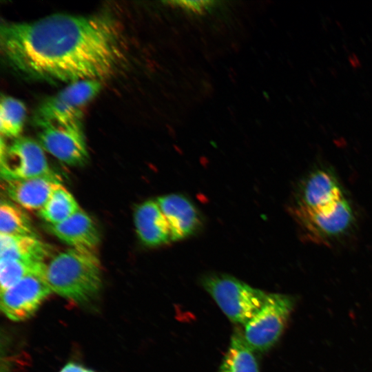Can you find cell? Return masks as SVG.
<instances>
[{"label": "cell", "instance_id": "15", "mask_svg": "<svg viewBox=\"0 0 372 372\" xmlns=\"http://www.w3.org/2000/svg\"><path fill=\"white\" fill-rule=\"evenodd\" d=\"M50 246L35 236L0 234V259H21L44 262L51 254Z\"/></svg>", "mask_w": 372, "mask_h": 372}, {"label": "cell", "instance_id": "13", "mask_svg": "<svg viewBox=\"0 0 372 372\" xmlns=\"http://www.w3.org/2000/svg\"><path fill=\"white\" fill-rule=\"evenodd\" d=\"M134 225L139 239L148 247L172 242L169 226L156 200H147L138 205Z\"/></svg>", "mask_w": 372, "mask_h": 372}, {"label": "cell", "instance_id": "16", "mask_svg": "<svg viewBox=\"0 0 372 372\" xmlns=\"http://www.w3.org/2000/svg\"><path fill=\"white\" fill-rule=\"evenodd\" d=\"M253 351L240 334H234L220 364V372H260Z\"/></svg>", "mask_w": 372, "mask_h": 372}, {"label": "cell", "instance_id": "14", "mask_svg": "<svg viewBox=\"0 0 372 372\" xmlns=\"http://www.w3.org/2000/svg\"><path fill=\"white\" fill-rule=\"evenodd\" d=\"M50 231L72 248L95 252L100 236L90 216L81 209L65 220L50 225Z\"/></svg>", "mask_w": 372, "mask_h": 372}, {"label": "cell", "instance_id": "21", "mask_svg": "<svg viewBox=\"0 0 372 372\" xmlns=\"http://www.w3.org/2000/svg\"><path fill=\"white\" fill-rule=\"evenodd\" d=\"M177 6H180L187 10H190L196 14H202L205 11V8L210 3L208 1H173Z\"/></svg>", "mask_w": 372, "mask_h": 372}, {"label": "cell", "instance_id": "3", "mask_svg": "<svg viewBox=\"0 0 372 372\" xmlns=\"http://www.w3.org/2000/svg\"><path fill=\"white\" fill-rule=\"evenodd\" d=\"M201 284L232 322L243 325L259 311L268 294L224 273L205 275Z\"/></svg>", "mask_w": 372, "mask_h": 372}, {"label": "cell", "instance_id": "17", "mask_svg": "<svg viewBox=\"0 0 372 372\" xmlns=\"http://www.w3.org/2000/svg\"><path fill=\"white\" fill-rule=\"evenodd\" d=\"M80 209L73 195L62 185L52 194L39 215L52 225L65 220Z\"/></svg>", "mask_w": 372, "mask_h": 372}, {"label": "cell", "instance_id": "5", "mask_svg": "<svg viewBox=\"0 0 372 372\" xmlns=\"http://www.w3.org/2000/svg\"><path fill=\"white\" fill-rule=\"evenodd\" d=\"M295 302L291 296L268 293L259 311L244 324L242 338L253 351H268L278 341Z\"/></svg>", "mask_w": 372, "mask_h": 372}, {"label": "cell", "instance_id": "12", "mask_svg": "<svg viewBox=\"0 0 372 372\" xmlns=\"http://www.w3.org/2000/svg\"><path fill=\"white\" fill-rule=\"evenodd\" d=\"M169 226L172 242L194 234L201 226V218L195 205L185 196L169 194L156 199Z\"/></svg>", "mask_w": 372, "mask_h": 372}, {"label": "cell", "instance_id": "11", "mask_svg": "<svg viewBox=\"0 0 372 372\" xmlns=\"http://www.w3.org/2000/svg\"><path fill=\"white\" fill-rule=\"evenodd\" d=\"M60 178L52 175L21 180H4L6 195L20 207L30 211H40L52 194L62 186Z\"/></svg>", "mask_w": 372, "mask_h": 372}, {"label": "cell", "instance_id": "19", "mask_svg": "<svg viewBox=\"0 0 372 372\" xmlns=\"http://www.w3.org/2000/svg\"><path fill=\"white\" fill-rule=\"evenodd\" d=\"M46 265L42 261L0 259L1 291L10 288L28 276L45 275Z\"/></svg>", "mask_w": 372, "mask_h": 372}, {"label": "cell", "instance_id": "6", "mask_svg": "<svg viewBox=\"0 0 372 372\" xmlns=\"http://www.w3.org/2000/svg\"><path fill=\"white\" fill-rule=\"evenodd\" d=\"M303 238L318 244H327L344 235L355 221L353 210L346 196L323 208L291 210Z\"/></svg>", "mask_w": 372, "mask_h": 372}, {"label": "cell", "instance_id": "22", "mask_svg": "<svg viewBox=\"0 0 372 372\" xmlns=\"http://www.w3.org/2000/svg\"><path fill=\"white\" fill-rule=\"evenodd\" d=\"M60 372H94V371L87 369L81 365L76 363H68L66 364Z\"/></svg>", "mask_w": 372, "mask_h": 372}, {"label": "cell", "instance_id": "20", "mask_svg": "<svg viewBox=\"0 0 372 372\" xmlns=\"http://www.w3.org/2000/svg\"><path fill=\"white\" fill-rule=\"evenodd\" d=\"M0 234L35 236L26 214L20 207L7 201L1 203Z\"/></svg>", "mask_w": 372, "mask_h": 372}, {"label": "cell", "instance_id": "1", "mask_svg": "<svg viewBox=\"0 0 372 372\" xmlns=\"http://www.w3.org/2000/svg\"><path fill=\"white\" fill-rule=\"evenodd\" d=\"M2 56L32 79L71 83L102 81L121 68L126 45L120 23L105 14L54 13L0 28Z\"/></svg>", "mask_w": 372, "mask_h": 372}, {"label": "cell", "instance_id": "18", "mask_svg": "<svg viewBox=\"0 0 372 372\" xmlns=\"http://www.w3.org/2000/svg\"><path fill=\"white\" fill-rule=\"evenodd\" d=\"M26 116L25 104L8 95L1 94L0 103V132L1 136L20 137Z\"/></svg>", "mask_w": 372, "mask_h": 372}, {"label": "cell", "instance_id": "2", "mask_svg": "<svg viewBox=\"0 0 372 372\" xmlns=\"http://www.w3.org/2000/svg\"><path fill=\"white\" fill-rule=\"evenodd\" d=\"M45 278L52 291L78 303L87 302L102 286L100 260L94 251L71 248L50 260Z\"/></svg>", "mask_w": 372, "mask_h": 372}, {"label": "cell", "instance_id": "4", "mask_svg": "<svg viewBox=\"0 0 372 372\" xmlns=\"http://www.w3.org/2000/svg\"><path fill=\"white\" fill-rule=\"evenodd\" d=\"M101 81L83 80L69 83L56 94L44 99L34 115L41 127L82 121L83 108L100 92Z\"/></svg>", "mask_w": 372, "mask_h": 372}, {"label": "cell", "instance_id": "10", "mask_svg": "<svg viewBox=\"0 0 372 372\" xmlns=\"http://www.w3.org/2000/svg\"><path fill=\"white\" fill-rule=\"evenodd\" d=\"M344 196L336 176L330 170L318 169L299 183L290 210H317Z\"/></svg>", "mask_w": 372, "mask_h": 372}, {"label": "cell", "instance_id": "8", "mask_svg": "<svg viewBox=\"0 0 372 372\" xmlns=\"http://www.w3.org/2000/svg\"><path fill=\"white\" fill-rule=\"evenodd\" d=\"M39 143L60 161L70 166L83 165L88 158L82 121L39 127Z\"/></svg>", "mask_w": 372, "mask_h": 372}, {"label": "cell", "instance_id": "7", "mask_svg": "<svg viewBox=\"0 0 372 372\" xmlns=\"http://www.w3.org/2000/svg\"><path fill=\"white\" fill-rule=\"evenodd\" d=\"M1 176L4 180H21L54 174L41 145L20 136L6 145L1 141Z\"/></svg>", "mask_w": 372, "mask_h": 372}, {"label": "cell", "instance_id": "9", "mask_svg": "<svg viewBox=\"0 0 372 372\" xmlns=\"http://www.w3.org/2000/svg\"><path fill=\"white\" fill-rule=\"evenodd\" d=\"M51 292L45 275H30L1 291V309L9 319L23 321L35 313Z\"/></svg>", "mask_w": 372, "mask_h": 372}]
</instances>
